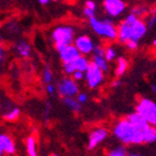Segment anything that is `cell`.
I'll return each instance as SVG.
<instances>
[{
    "label": "cell",
    "mask_w": 156,
    "mask_h": 156,
    "mask_svg": "<svg viewBox=\"0 0 156 156\" xmlns=\"http://www.w3.org/2000/svg\"><path fill=\"white\" fill-rule=\"evenodd\" d=\"M16 50L23 57H30V55H31V47L25 41L19 42V44L16 45Z\"/></svg>",
    "instance_id": "obj_14"
},
{
    "label": "cell",
    "mask_w": 156,
    "mask_h": 156,
    "mask_svg": "<svg viewBox=\"0 0 156 156\" xmlns=\"http://www.w3.org/2000/svg\"><path fill=\"white\" fill-rule=\"evenodd\" d=\"M74 45L79 49V51L81 54H84V55H89L93 51L94 44L91 41L89 36H85V35H82V36H79L74 42Z\"/></svg>",
    "instance_id": "obj_9"
},
{
    "label": "cell",
    "mask_w": 156,
    "mask_h": 156,
    "mask_svg": "<svg viewBox=\"0 0 156 156\" xmlns=\"http://www.w3.org/2000/svg\"><path fill=\"white\" fill-rule=\"evenodd\" d=\"M120 84H121V82H120V81H115V82H114V84H112V85H114V86H116V87H117V86H119Z\"/></svg>",
    "instance_id": "obj_35"
},
{
    "label": "cell",
    "mask_w": 156,
    "mask_h": 156,
    "mask_svg": "<svg viewBox=\"0 0 156 156\" xmlns=\"http://www.w3.org/2000/svg\"><path fill=\"white\" fill-rule=\"evenodd\" d=\"M84 16H85L87 19L94 18V16H95V10H93V9H90V8H87V7H86V8L84 9Z\"/></svg>",
    "instance_id": "obj_26"
},
{
    "label": "cell",
    "mask_w": 156,
    "mask_h": 156,
    "mask_svg": "<svg viewBox=\"0 0 156 156\" xmlns=\"http://www.w3.org/2000/svg\"><path fill=\"white\" fill-rule=\"evenodd\" d=\"M126 44L129 47V49H136V47H138V42H135V41H127Z\"/></svg>",
    "instance_id": "obj_27"
},
{
    "label": "cell",
    "mask_w": 156,
    "mask_h": 156,
    "mask_svg": "<svg viewBox=\"0 0 156 156\" xmlns=\"http://www.w3.org/2000/svg\"><path fill=\"white\" fill-rule=\"evenodd\" d=\"M89 61L85 57L79 56L76 59H74V65H76V70L81 71V72H85L87 67H89Z\"/></svg>",
    "instance_id": "obj_15"
},
{
    "label": "cell",
    "mask_w": 156,
    "mask_h": 156,
    "mask_svg": "<svg viewBox=\"0 0 156 156\" xmlns=\"http://www.w3.org/2000/svg\"><path fill=\"white\" fill-rule=\"evenodd\" d=\"M144 11H145V9L142 8V7H136V8L132 9V13L134 14V16H141Z\"/></svg>",
    "instance_id": "obj_28"
},
{
    "label": "cell",
    "mask_w": 156,
    "mask_h": 156,
    "mask_svg": "<svg viewBox=\"0 0 156 156\" xmlns=\"http://www.w3.org/2000/svg\"><path fill=\"white\" fill-rule=\"evenodd\" d=\"M153 45H154V46H156V39L153 42Z\"/></svg>",
    "instance_id": "obj_39"
},
{
    "label": "cell",
    "mask_w": 156,
    "mask_h": 156,
    "mask_svg": "<svg viewBox=\"0 0 156 156\" xmlns=\"http://www.w3.org/2000/svg\"><path fill=\"white\" fill-rule=\"evenodd\" d=\"M54 1H58V0H54Z\"/></svg>",
    "instance_id": "obj_40"
},
{
    "label": "cell",
    "mask_w": 156,
    "mask_h": 156,
    "mask_svg": "<svg viewBox=\"0 0 156 156\" xmlns=\"http://www.w3.org/2000/svg\"><path fill=\"white\" fill-rule=\"evenodd\" d=\"M107 135H108V132L105 129H96V130H94L91 133V135H90V141H89L87 148L89 150H94V148L101 143V141H104L107 138Z\"/></svg>",
    "instance_id": "obj_11"
},
{
    "label": "cell",
    "mask_w": 156,
    "mask_h": 156,
    "mask_svg": "<svg viewBox=\"0 0 156 156\" xmlns=\"http://www.w3.org/2000/svg\"><path fill=\"white\" fill-rule=\"evenodd\" d=\"M151 89H152V91H153L154 93H156V85H154V84H153V85H151Z\"/></svg>",
    "instance_id": "obj_37"
},
{
    "label": "cell",
    "mask_w": 156,
    "mask_h": 156,
    "mask_svg": "<svg viewBox=\"0 0 156 156\" xmlns=\"http://www.w3.org/2000/svg\"><path fill=\"white\" fill-rule=\"evenodd\" d=\"M86 7L90 9H93V10H95V3L92 1V0H87L86 1Z\"/></svg>",
    "instance_id": "obj_32"
},
{
    "label": "cell",
    "mask_w": 156,
    "mask_h": 156,
    "mask_svg": "<svg viewBox=\"0 0 156 156\" xmlns=\"http://www.w3.org/2000/svg\"><path fill=\"white\" fill-rule=\"evenodd\" d=\"M2 55H3V50H2V47H1V44H0V60L2 58Z\"/></svg>",
    "instance_id": "obj_36"
},
{
    "label": "cell",
    "mask_w": 156,
    "mask_h": 156,
    "mask_svg": "<svg viewBox=\"0 0 156 156\" xmlns=\"http://www.w3.org/2000/svg\"><path fill=\"white\" fill-rule=\"evenodd\" d=\"M156 141V128L155 126H151L147 128V130L145 132V140L144 142L146 143H153Z\"/></svg>",
    "instance_id": "obj_18"
},
{
    "label": "cell",
    "mask_w": 156,
    "mask_h": 156,
    "mask_svg": "<svg viewBox=\"0 0 156 156\" xmlns=\"http://www.w3.org/2000/svg\"><path fill=\"white\" fill-rule=\"evenodd\" d=\"M60 52V58L63 62H68V61H72V60L76 59L80 56L81 52L79 51V49L76 47V45H67L66 47H63L62 49L59 50Z\"/></svg>",
    "instance_id": "obj_10"
},
{
    "label": "cell",
    "mask_w": 156,
    "mask_h": 156,
    "mask_svg": "<svg viewBox=\"0 0 156 156\" xmlns=\"http://www.w3.org/2000/svg\"><path fill=\"white\" fill-rule=\"evenodd\" d=\"M115 57H116V50L114 48H107L105 50V58H106V60L112 61V60L115 59Z\"/></svg>",
    "instance_id": "obj_24"
},
{
    "label": "cell",
    "mask_w": 156,
    "mask_h": 156,
    "mask_svg": "<svg viewBox=\"0 0 156 156\" xmlns=\"http://www.w3.org/2000/svg\"><path fill=\"white\" fill-rule=\"evenodd\" d=\"M150 127L146 125H133L128 119L121 120L114 129V134L125 144H140L145 140V132Z\"/></svg>",
    "instance_id": "obj_1"
},
{
    "label": "cell",
    "mask_w": 156,
    "mask_h": 156,
    "mask_svg": "<svg viewBox=\"0 0 156 156\" xmlns=\"http://www.w3.org/2000/svg\"><path fill=\"white\" fill-rule=\"evenodd\" d=\"M38 1L42 3V5H47V3L49 2V0H38Z\"/></svg>",
    "instance_id": "obj_34"
},
{
    "label": "cell",
    "mask_w": 156,
    "mask_h": 156,
    "mask_svg": "<svg viewBox=\"0 0 156 156\" xmlns=\"http://www.w3.org/2000/svg\"><path fill=\"white\" fill-rule=\"evenodd\" d=\"M86 81L91 89H94L101 84L103 81V71L94 62H90L86 69Z\"/></svg>",
    "instance_id": "obj_6"
},
{
    "label": "cell",
    "mask_w": 156,
    "mask_h": 156,
    "mask_svg": "<svg viewBox=\"0 0 156 156\" xmlns=\"http://www.w3.org/2000/svg\"><path fill=\"white\" fill-rule=\"evenodd\" d=\"M19 115H20V110L18 108H13L12 110H10L9 112H5L3 115V118H5L7 121H14L16 119L19 118Z\"/></svg>",
    "instance_id": "obj_21"
},
{
    "label": "cell",
    "mask_w": 156,
    "mask_h": 156,
    "mask_svg": "<svg viewBox=\"0 0 156 156\" xmlns=\"http://www.w3.org/2000/svg\"><path fill=\"white\" fill-rule=\"evenodd\" d=\"M128 67V61L125 58H119L118 59V66H117V70H116V74L118 76H122L123 73L126 72Z\"/></svg>",
    "instance_id": "obj_20"
},
{
    "label": "cell",
    "mask_w": 156,
    "mask_h": 156,
    "mask_svg": "<svg viewBox=\"0 0 156 156\" xmlns=\"http://www.w3.org/2000/svg\"><path fill=\"white\" fill-rule=\"evenodd\" d=\"M2 154H3V151H2V150H1V148H0V156L2 155Z\"/></svg>",
    "instance_id": "obj_38"
},
{
    "label": "cell",
    "mask_w": 156,
    "mask_h": 156,
    "mask_svg": "<svg viewBox=\"0 0 156 156\" xmlns=\"http://www.w3.org/2000/svg\"><path fill=\"white\" fill-rule=\"evenodd\" d=\"M86 99H87V97H86V95L85 94H79V96H78V101H80L81 104H82V103H85L86 101Z\"/></svg>",
    "instance_id": "obj_30"
},
{
    "label": "cell",
    "mask_w": 156,
    "mask_h": 156,
    "mask_svg": "<svg viewBox=\"0 0 156 156\" xmlns=\"http://www.w3.org/2000/svg\"><path fill=\"white\" fill-rule=\"evenodd\" d=\"M58 92L63 97H73L79 92V87L71 79H63L58 85Z\"/></svg>",
    "instance_id": "obj_7"
},
{
    "label": "cell",
    "mask_w": 156,
    "mask_h": 156,
    "mask_svg": "<svg viewBox=\"0 0 156 156\" xmlns=\"http://www.w3.org/2000/svg\"><path fill=\"white\" fill-rule=\"evenodd\" d=\"M47 92H48L49 94H52V93H54V86H52L50 83L47 84Z\"/></svg>",
    "instance_id": "obj_33"
},
{
    "label": "cell",
    "mask_w": 156,
    "mask_h": 156,
    "mask_svg": "<svg viewBox=\"0 0 156 156\" xmlns=\"http://www.w3.org/2000/svg\"><path fill=\"white\" fill-rule=\"evenodd\" d=\"M136 112L147 121L148 125L156 126V104L150 99L143 98L136 106Z\"/></svg>",
    "instance_id": "obj_5"
},
{
    "label": "cell",
    "mask_w": 156,
    "mask_h": 156,
    "mask_svg": "<svg viewBox=\"0 0 156 156\" xmlns=\"http://www.w3.org/2000/svg\"><path fill=\"white\" fill-rule=\"evenodd\" d=\"M104 5L110 16H120L126 9V3L122 0H105Z\"/></svg>",
    "instance_id": "obj_8"
},
{
    "label": "cell",
    "mask_w": 156,
    "mask_h": 156,
    "mask_svg": "<svg viewBox=\"0 0 156 156\" xmlns=\"http://www.w3.org/2000/svg\"><path fill=\"white\" fill-rule=\"evenodd\" d=\"M74 32L70 26H60L52 32V39L55 41L57 50H61L67 45L72 44Z\"/></svg>",
    "instance_id": "obj_3"
},
{
    "label": "cell",
    "mask_w": 156,
    "mask_h": 156,
    "mask_svg": "<svg viewBox=\"0 0 156 156\" xmlns=\"http://www.w3.org/2000/svg\"><path fill=\"white\" fill-rule=\"evenodd\" d=\"M155 24H156V14H154L151 18V20H150V22H148V27H153Z\"/></svg>",
    "instance_id": "obj_31"
},
{
    "label": "cell",
    "mask_w": 156,
    "mask_h": 156,
    "mask_svg": "<svg viewBox=\"0 0 156 156\" xmlns=\"http://www.w3.org/2000/svg\"><path fill=\"white\" fill-rule=\"evenodd\" d=\"M26 151L30 156H36L37 151H36V141L34 136H29L26 140Z\"/></svg>",
    "instance_id": "obj_16"
},
{
    "label": "cell",
    "mask_w": 156,
    "mask_h": 156,
    "mask_svg": "<svg viewBox=\"0 0 156 156\" xmlns=\"http://www.w3.org/2000/svg\"><path fill=\"white\" fill-rule=\"evenodd\" d=\"M63 69H65L66 73H68V74H72V73L76 71L74 60H72V61H68V62H65V65H63Z\"/></svg>",
    "instance_id": "obj_23"
},
{
    "label": "cell",
    "mask_w": 156,
    "mask_h": 156,
    "mask_svg": "<svg viewBox=\"0 0 156 156\" xmlns=\"http://www.w3.org/2000/svg\"><path fill=\"white\" fill-rule=\"evenodd\" d=\"M44 81H45V83H50L51 82V79H52V74L51 72H50V70L48 69V68H46L44 70Z\"/></svg>",
    "instance_id": "obj_25"
},
{
    "label": "cell",
    "mask_w": 156,
    "mask_h": 156,
    "mask_svg": "<svg viewBox=\"0 0 156 156\" xmlns=\"http://www.w3.org/2000/svg\"><path fill=\"white\" fill-rule=\"evenodd\" d=\"M145 33L146 25L143 22L138 20V16L131 13L120 24L119 30L117 32V36L120 39V42L122 43H126L127 41L138 42L139 39H141L145 35Z\"/></svg>",
    "instance_id": "obj_2"
},
{
    "label": "cell",
    "mask_w": 156,
    "mask_h": 156,
    "mask_svg": "<svg viewBox=\"0 0 156 156\" xmlns=\"http://www.w3.org/2000/svg\"><path fill=\"white\" fill-rule=\"evenodd\" d=\"M93 62L101 69L103 72H107L108 71V65H107V60L105 56H99V55H94L93 57Z\"/></svg>",
    "instance_id": "obj_13"
},
{
    "label": "cell",
    "mask_w": 156,
    "mask_h": 156,
    "mask_svg": "<svg viewBox=\"0 0 156 156\" xmlns=\"http://www.w3.org/2000/svg\"><path fill=\"white\" fill-rule=\"evenodd\" d=\"M127 119L129 120L131 123H133V125L142 126V125H146V123H147V121H146V120L144 119V118L142 117V116H141L139 112H134V114L129 115Z\"/></svg>",
    "instance_id": "obj_17"
},
{
    "label": "cell",
    "mask_w": 156,
    "mask_h": 156,
    "mask_svg": "<svg viewBox=\"0 0 156 156\" xmlns=\"http://www.w3.org/2000/svg\"><path fill=\"white\" fill-rule=\"evenodd\" d=\"M89 20H90V23H91V26L93 27L94 31H95V33H97L101 36H105L110 39L117 38V31H116L115 26L112 25V23L109 20L99 21L95 16L89 19Z\"/></svg>",
    "instance_id": "obj_4"
},
{
    "label": "cell",
    "mask_w": 156,
    "mask_h": 156,
    "mask_svg": "<svg viewBox=\"0 0 156 156\" xmlns=\"http://www.w3.org/2000/svg\"><path fill=\"white\" fill-rule=\"evenodd\" d=\"M110 156H125L127 155V152H126L125 146H118V147L114 148L112 152L109 153Z\"/></svg>",
    "instance_id": "obj_22"
},
{
    "label": "cell",
    "mask_w": 156,
    "mask_h": 156,
    "mask_svg": "<svg viewBox=\"0 0 156 156\" xmlns=\"http://www.w3.org/2000/svg\"><path fill=\"white\" fill-rule=\"evenodd\" d=\"M72 74H73V78L76 79V80H81V79L83 78V72H81V71L76 70Z\"/></svg>",
    "instance_id": "obj_29"
},
{
    "label": "cell",
    "mask_w": 156,
    "mask_h": 156,
    "mask_svg": "<svg viewBox=\"0 0 156 156\" xmlns=\"http://www.w3.org/2000/svg\"><path fill=\"white\" fill-rule=\"evenodd\" d=\"M63 103L67 107H69L72 110H80L81 109V103L79 101H76L72 97H65Z\"/></svg>",
    "instance_id": "obj_19"
},
{
    "label": "cell",
    "mask_w": 156,
    "mask_h": 156,
    "mask_svg": "<svg viewBox=\"0 0 156 156\" xmlns=\"http://www.w3.org/2000/svg\"><path fill=\"white\" fill-rule=\"evenodd\" d=\"M0 148L3 151V153H7V154L16 153L14 142L7 134H0Z\"/></svg>",
    "instance_id": "obj_12"
}]
</instances>
